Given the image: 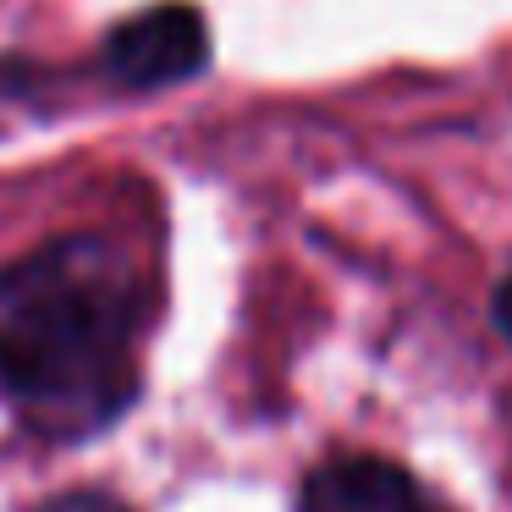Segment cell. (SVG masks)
Here are the masks:
<instances>
[{
    "instance_id": "1",
    "label": "cell",
    "mask_w": 512,
    "mask_h": 512,
    "mask_svg": "<svg viewBox=\"0 0 512 512\" xmlns=\"http://www.w3.org/2000/svg\"><path fill=\"white\" fill-rule=\"evenodd\" d=\"M155 276L111 232H56L0 265V402L45 446H83L144 397Z\"/></svg>"
},
{
    "instance_id": "2",
    "label": "cell",
    "mask_w": 512,
    "mask_h": 512,
    "mask_svg": "<svg viewBox=\"0 0 512 512\" xmlns=\"http://www.w3.org/2000/svg\"><path fill=\"white\" fill-rule=\"evenodd\" d=\"M210 67V23L188 0H155L105 28L94 50V78L116 94H160L193 83Z\"/></svg>"
},
{
    "instance_id": "3",
    "label": "cell",
    "mask_w": 512,
    "mask_h": 512,
    "mask_svg": "<svg viewBox=\"0 0 512 512\" xmlns=\"http://www.w3.org/2000/svg\"><path fill=\"white\" fill-rule=\"evenodd\" d=\"M298 512H446L391 457H331L298 490Z\"/></svg>"
},
{
    "instance_id": "4",
    "label": "cell",
    "mask_w": 512,
    "mask_h": 512,
    "mask_svg": "<svg viewBox=\"0 0 512 512\" xmlns=\"http://www.w3.org/2000/svg\"><path fill=\"white\" fill-rule=\"evenodd\" d=\"M34 512H138L127 507L116 490H100V485H72V490H56V496H45Z\"/></svg>"
},
{
    "instance_id": "5",
    "label": "cell",
    "mask_w": 512,
    "mask_h": 512,
    "mask_svg": "<svg viewBox=\"0 0 512 512\" xmlns=\"http://www.w3.org/2000/svg\"><path fill=\"white\" fill-rule=\"evenodd\" d=\"M496 325H501V331L512 336V276H507V281H501V287H496Z\"/></svg>"
}]
</instances>
